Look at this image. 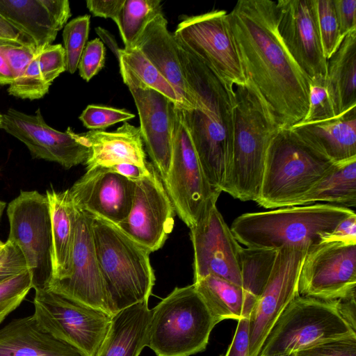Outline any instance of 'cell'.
<instances>
[{
  "instance_id": "cell-22",
  "label": "cell",
  "mask_w": 356,
  "mask_h": 356,
  "mask_svg": "<svg viewBox=\"0 0 356 356\" xmlns=\"http://www.w3.org/2000/svg\"><path fill=\"white\" fill-rule=\"evenodd\" d=\"M131 48H136L161 73L183 99L192 108L177 54V44L161 13L145 25Z\"/></svg>"
},
{
  "instance_id": "cell-12",
  "label": "cell",
  "mask_w": 356,
  "mask_h": 356,
  "mask_svg": "<svg viewBox=\"0 0 356 356\" xmlns=\"http://www.w3.org/2000/svg\"><path fill=\"white\" fill-rule=\"evenodd\" d=\"M227 12L212 10L181 18L173 33L177 42L231 86L246 80L230 34Z\"/></svg>"
},
{
  "instance_id": "cell-38",
  "label": "cell",
  "mask_w": 356,
  "mask_h": 356,
  "mask_svg": "<svg viewBox=\"0 0 356 356\" xmlns=\"http://www.w3.org/2000/svg\"><path fill=\"white\" fill-rule=\"evenodd\" d=\"M31 289L29 270L0 284V324L20 305Z\"/></svg>"
},
{
  "instance_id": "cell-50",
  "label": "cell",
  "mask_w": 356,
  "mask_h": 356,
  "mask_svg": "<svg viewBox=\"0 0 356 356\" xmlns=\"http://www.w3.org/2000/svg\"><path fill=\"white\" fill-rule=\"evenodd\" d=\"M42 2L60 31L71 17L70 2L67 0H42Z\"/></svg>"
},
{
  "instance_id": "cell-34",
  "label": "cell",
  "mask_w": 356,
  "mask_h": 356,
  "mask_svg": "<svg viewBox=\"0 0 356 356\" xmlns=\"http://www.w3.org/2000/svg\"><path fill=\"white\" fill-rule=\"evenodd\" d=\"M162 12L160 0H125L117 25L124 48H131L148 22Z\"/></svg>"
},
{
  "instance_id": "cell-14",
  "label": "cell",
  "mask_w": 356,
  "mask_h": 356,
  "mask_svg": "<svg viewBox=\"0 0 356 356\" xmlns=\"http://www.w3.org/2000/svg\"><path fill=\"white\" fill-rule=\"evenodd\" d=\"M309 248L284 246L277 250L267 282L248 318L250 356H258L280 314L299 296L300 269Z\"/></svg>"
},
{
  "instance_id": "cell-35",
  "label": "cell",
  "mask_w": 356,
  "mask_h": 356,
  "mask_svg": "<svg viewBox=\"0 0 356 356\" xmlns=\"http://www.w3.org/2000/svg\"><path fill=\"white\" fill-rule=\"evenodd\" d=\"M90 29V16L74 18L63 27V39L65 51L66 71L74 74L86 45Z\"/></svg>"
},
{
  "instance_id": "cell-43",
  "label": "cell",
  "mask_w": 356,
  "mask_h": 356,
  "mask_svg": "<svg viewBox=\"0 0 356 356\" xmlns=\"http://www.w3.org/2000/svg\"><path fill=\"white\" fill-rule=\"evenodd\" d=\"M105 55V47L99 38L86 44L78 65L79 75L83 80L89 81L103 68Z\"/></svg>"
},
{
  "instance_id": "cell-9",
  "label": "cell",
  "mask_w": 356,
  "mask_h": 356,
  "mask_svg": "<svg viewBox=\"0 0 356 356\" xmlns=\"http://www.w3.org/2000/svg\"><path fill=\"white\" fill-rule=\"evenodd\" d=\"M34 289L33 315L39 327L83 356H95L107 334L112 315L47 287Z\"/></svg>"
},
{
  "instance_id": "cell-16",
  "label": "cell",
  "mask_w": 356,
  "mask_h": 356,
  "mask_svg": "<svg viewBox=\"0 0 356 356\" xmlns=\"http://www.w3.org/2000/svg\"><path fill=\"white\" fill-rule=\"evenodd\" d=\"M119 66L123 82L129 88L138 110L143 144L163 181L171 163L178 105L146 86L122 62L119 61Z\"/></svg>"
},
{
  "instance_id": "cell-53",
  "label": "cell",
  "mask_w": 356,
  "mask_h": 356,
  "mask_svg": "<svg viewBox=\"0 0 356 356\" xmlns=\"http://www.w3.org/2000/svg\"><path fill=\"white\" fill-rule=\"evenodd\" d=\"M338 305L339 309L344 318L355 330H356L355 296H352L346 299L338 300Z\"/></svg>"
},
{
  "instance_id": "cell-37",
  "label": "cell",
  "mask_w": 356,
  "mask_h": 356,
  "mask_svg": "<svg viewBox=\"0 0 356 356\" xmlns=\"http://www.w3.org/2000/svg\"><path fill=\"white\" fill-rule=\"evenodd\" d=\"M318 29L325 58L327 60L343 38L339 33L333 0H316Z\"/></svg>"
},
{
  "instance_id": "cell-45",
  "label": "cell",
  "mask_w": 356,
  "mask_h": 356,
  "mask_svg": "<svg viewBox=\"0 0 356 356\" xmlns=\"http://www.w3.org/2000/svg\"><path fill=\"white\" fill-rule=\"evenodd\" d=\"M296 356H356V337L322 343L299 351Z\"/></svg>"
},
{
  "instance_id": "cell-56",
  "label": "cell",
  "mask_w": 356,
  "mask_h": 356,
  "mask_svg": "<svg viewBox=\"0 0 356 356\" xmlns=\"http://www.w3.org/2000/svg\"><path fill=\"white\" fill-rule=\"evenodd\" d=\"M6 207V202L0 200V220H1V216L3 215V213L5 210Z\"/></svg>"
},
{
  "instance_id": "cell-32",
  "label": "cell",
  "mask_w": 356,
  "mask_h": 356,
  "mask_svg": "<svg viewBox=\"0 0 356 356\" xmlns=\"http://www.w3.org/2000/svg\"><path fill=\"white\" fill-rule=\"evenodd\" d=\"M277 252L270 249H241L242 288L254 304L267 282Z\"/></svg>"
},
{
  "instance_id": "cell-49",
  "label": "cell",
  "mask_w": 356,
  "mask_h": 356,
  "mask_svg": "<svg viewBox=\"0 0 356 356\" xmlns=\"http://www.w3.org/2000/svg\"><path fill=\"white\" fill-rule=\"evenodd\" d=\"M330 241L356 244V214L355 212L343 219L323 242Z\"/></svg>"
},
{
  "instance_id": "cell-33",
  "label": "cell",
  "mask_w": 356,
  "mask_h": 356,
  "mask_svg": "<svg viewBox=\"0 0 356 356\" xmlns=\"http://www.w3.org/2000/svg\"><path fill=\"white\" fill-rule=\"evenodd\" d=\"M118 61L122 62L146 86L166 96L180 107L187 108L175 88L138 49H120Z\"/></svg>"
},
{
  "instance_id": "cell-21",
  "label": "cell",
  "mask_w": 356,
  "mask_h": 356,
  "mask_svg": "<svg viewBox=\"0 0 356 356\" xmlns=\"http://www.w3.org/2000/svg\"><path fill=\"white\" fill-rule=\"evenodd\" d=\"M69 189L77 208L118 225L130 212L135 181L109 168L96 167L87 170Z\"/></svg>"
},
{
  "instance_id": "cell-39",
  "label": "cell",
  "mask_w": 356,
  "mask_h": 356,
  "mask_svg": "<svg viewBox=\"0 0 356 356\" xmlns=\"http://www.w3.org/2000/svg\"><path fill=\"white\" fill-rule=\"evenodd\" d=\"M134 118V113L124 109L91 104L82 111L79 118L86 128L92 131H103L113 124Z\"/></svg>"
},
{
  "instance_id": "cell-44",
  "label": "cell",
  "mask_w": 356,
  "mask_h": 356,
  "mask_svg": "<svg viewBox=\"0 0 356 356\" xmlns=\"http://www.w3.org/2000/svg\"><path fill=\"white\" fill-rule=\"evenodd\" d=\"M0 51L4 56L14 76L17 78L38 54L33 46L0 43Z\"/></svg>"
},
{
  "instance_id": "cell-10",
  "label": "cell",
  "mask_w": 356,
  "mask_h": 356,
  "mask_svg": "<svg viewBox=\"0 0 356 356\" xmlns=\"http://www.w3.org/2000/svg\"><path fill=\"white\" fill-rule=\"evenodd\" d=\"M8 240L22 250L33 288L48 287L54 276L53 240L49 204L46 195L21 191L8 204Z\"/></svg>"
},
{
  "instance_id": "cell-25",
  "label": "cell",
  "mask_w": 356,
  "mask_h": 356,
  "mask_svg": "<svg viewBox=\"0 0 356 356\" xmlns=\"http://www.w3.org/2000/svg\"><path fill=\"white\" fill-rule=\"evenodd\" d=\"M0 356H83L42 330L33 315L13 319L0 329Z\"/></svg>"
},
{
  "instance_id": "cell-4",
  "label": "cell",
  "mask_w": 356,
  "mask_h": 356,
  "mask_svg": "<svg viewBox=\"0 0 356 356\" xmlns=\"http://www.w3.org/2000/svg\"><path fill=\"white\" fill-rule=\"evenodd\" d=\"M91 225L111 314L148 302L155 283L151 252L115 224L91 216Z\"/></svg>"
},
{
  "instance_id": "cell-23",
  "label": "cell",
  "mask_w": 356,
  "mask_h": 356,
  "mask_svg": "<svg viewBox=\"0 0 356 356\" xmlns=\"http://www.w3.org/2000/svg\"><path fill=\"white\" fill-rule=\"evenodd\" d=\"M82 134L90 147L87 170L121 163L148 168L139 127L124 122L114 131L91 130Z\"/></svg>"
},
{
  "instance_id": "cell-19",
  "label": "cell",
  "mask_w": 356,
  "mask_h": 356,
  "mask_svg": "<svg viewBox=\"0 0 356 356\" xmlns=\"http://www.w3.org/2000/svg\"><path fill=\"white\" fill-rule=\"evenodd\" d=\"M278 31L297 65L310 81L326 78L316 0H279Z\"/></svg>"
},
{
  "instance_id": "cell-24",
  "label": "cell",
  "mask_w": 356,
  "mask_h": 356,
  "mask_svg": "<svg viewBox=\"0 0 356 356\" xmlns=\"http://www.w3.org/2000/svg\"><path fill=\"white\" fill-rule=\"evenodd\" d=\"M291 128L333 163L356 157V106L330 119L301 121Z\"/></svg>"
},
{
  "instance_id": "cell-13",
  "label": "cell",
  "mask_w": 356,
  "mask_h": 356,
  "mask_svg": "<svg viewBox=\"0 0 356 356\" xmlns=\"http://www.w3.org/2000/svg\"><path fill=\"white\" fill-rule=\"evenodd\" d=\"M356 244L323 242L311 246L298 281L299 296L324 300L355 296Z\"/></svg>"
},
{
  "instance_id": "cell-7",
  "label": "cell",
  "mask_w": 356,
  "mask_h": 356,
  "mask_svg": "<svg viewBox=\"0 0 356 356\" xmlns=\"http://www.w3.org/2000/svg\"><path fill=\"white\" fill-rule=\"evenodd\" d=\"M150 310L146 346L156 356L204 351L218 323L193 284L175 288Z\"/></svg>"
},
{
  "instance_id": "cell-60",
  "label": "cell",
  "mask_w": 356,
  "mask_h": 356,
  "mask_svg": "<svg viewBox=\"0 0 356 356\" xmlns=\"http://www.w3.org/2000/svg\"><path fill=\"white\" fill-rule=\"evenodd\" d=\"M220 356H225V355H220Z\"/></svg>"
},
{
  "instance_id": "cell-54",
  "label": "cell",
  "mask_w": 356,
  "mask_h": 356,
  "mask_svg": "<svg viewBox=\"0 0 356 356\" xmlns=\"http://www.w3.org/2000/svg\"><path fill=\"white\" fill-rule=\"evenodd\" d=\"M95 31L102 39V42L108 45L110 49L113 51V53L115 55L116 58H119V51L120 48L118 47L116 40L113 35H111L107 30L101 28L97 27L95 28Z\"/></svg>"
},
{
  "instance_id": "cell-6",
  "label": "cell",
  "mask_w": 356,
  "mask_h": 356,
  "mask_svg": "<svg viewBox=\"0 0 356 356\" xmlns=\"http://www.w3.org/2000/svg\"><path fill=\"white\" fill-rule=\"evenodd\" d=\"M232 159L223 192L241 201L258 198L268 149L280 129L248 85L237 86Z\"/></svg>"
},
{
  "instance_id": "cell-26",
  "label": "cell",
  "mask_w": 356,
  "mask_h": 356,
  "mask_svg": "<svg viewBox=\"0 0 356 356\" xmlns=\"http://www.w3.org/2000/svg\"><path fill=\"white\" fill-rule=\"evenodd\" d=\"M150 313L148 302H143L113 314L95 356H139L146 346Z\"/></svg>"
},
{
  "instance_id": "cell-30",
  "label": "cell",
  "mask_w": 356,
  "mask_h": 356,
  "mask_svg": "<svg viewBox=\"0 0 356 356\" xmlns=\"http://www.w3.org/2000/svg\"><path fill=\"white\" fill-rule=\"evenodd\" d=\"M193 284L218 323L249 318L254 303L241 286L211 275Z\"/></svg>"
},
{
  "instance_id": "cell-42",
  "label": "cell",
  "mask_w": 356,
  "mask_h": 356,
  "mask_svg": "<svg viewBox=\"0 0 356 356\" xmlns=\"http://www.w3.org/2000/svg\"><path fill=\"white\" fill-rule=\"evenodd\" d=\"M29 270L20 248L7 240L0 248V284Z\"/></svg>"
},
{
  "instance_id": "cell-48",
  "label": "cell",
  "mask_w": 356,
  "mask_h": 356,
  "mask_svg": "<svg viewBox=\"0 0 356 356\" xmlns=\"http://www.w3.org/2000/svg\"><path fill=\"white\" fill-rule=\"evenodd\" d=\"M124 2L125 0H88L86 6L94 16L111 18L118 25Z\"/></svg>"
},
{
  "instance_id": "cell-47",
  "label": "cell",
  "mask_w": 356,
  "mask_h": 356,
  "mask_svg": "<svg viewBox=\"0 0 356 356\" xmlns=\"http://www.w3.org/2000/svg\"><path fill=\"white\" fill-rule=\"evenodd\" d=\"M225 356H250L248 318L238 321L235 333Z\"/></svg>"
},
{
  "instance_id": "cell-2",
  "label": "cell",
  "mask_w": 356,
  "mask_h": 356,
  "mask_svg": "<svg viewBox=\"0 0 356 356\" xmlns=\"http://www.w3.org/2000/svg\"><path fill=\"white\" fill-rule=\"evenodd\" d=\"M177 44L193 106L181 107L184 122L205 177L213 193L220 195L232 159L236 105L234 88Z\"/></svg>"
},
{
  "instance_id": "cell-55",
  "label": "cell",
  "mask_w": 356,
  "mask_h": 356,
  "mask_svg": "<svg viewBox=\"0 0 356 356\" xmlns=\"http://www.w3.org/2000/svg\"><path fill=\"white\" fill-rule=\"evenodd\" d=\"M14 81L11 70L3 54L0 51V85H10Z\"/></svg>"
},
{
  "instance_id": "cell-11",
  "label": "cell",
  "mask_w": 356,
  "mask_h": 356,
  "mask_svg": "<svg viewBox=\"0 0 356 356\" xmlns=\"http://www.w3.org/2000/svg\"><path fill=\"white\" fill-rule=\"evenodd\" d=\"M162 181L175 211L189 228L219 197L205 177L179 106H176L171 163Z\"/></svg>"
},
{
  "instance_id": "cell-5",
  "label": "cell",
  "mask_w": 356,
  "mask_h": 356,
  "mask_svg": "<svg viewBox=\"0 0 356 356\" xmlns=\"http://www.w3.org/2000/svg\"><path fill=\"white\" fill-rule=\"evenodd\" d=\"M334 163L292 128L280 129L269 145L258 205L295 206Z\"/></svg>"
},
{
  "instance_id": "cell-61",
  "label": "cell",
  "mask_w": 356,
  "mask_h": 356,
  "mask_svg": "<svg viewBox=\"0 0 356 356\" xmlns=\"http://www.w3.org/2000/svg\"><path fill=\"white\" fill-rule=\"evenodd\" d=\"M1 248V247H0Z\"/></svg>"
},
{
  "instance_id": "cell-8",
  "label": "cell",
  "mask_w": 356,
  "mask_h": 356,
  "mask_svg": "<svg viewBox=\"0 0 356 356\" xmlns=\"http://www.w3.org/2000/svg\"><path fill=\"white\" fill-rule=\"evenodd\" d=\"M356 337L337 300L298 296L284 309L258 356L298 353L327 342Z\"/></svg>"
},
{
  "instance_id": "cell-1",
  "label": "cell",
  "mask_w": 356,
  "mask_h": 356,
  "mask_svg": "<svg viewBox=\"0 0 356 356\" xmlns=\"http://www.w3.org/2000/svg\"><path fill=\"white\" fill-rule=\"evenodd\" d=\"M248 84L280 129L301 122L309 106V81L278 31L277 2L239 0L227 15Z\"/></svg>"
},
{
  "instance_id": "cell-31",
  "label": "cell",
  "mask_w": 356,
  "mask_h": 356,
  "mask_svg": "<svg viewBox=\"0 0 356 356\" xmlns=\"http://www.w3.org/2000/svg\"><path fill=\"white\" fill-rule=\"evenodd\" d=\"M356 205V157L334 163L322 177L296 203L295 206L316 202Z\"/></svg>"
},
{
  "instance_id": "cell-15",
  "label": "cell",
  "mask_w": 356,
  "mask_h": 356,
  "mask_svg": "<svg viewBox=\"0 0 356 356\" xmlns=\"http://www.w3.org/2000/svg\"><path fill=\"white\" fill-rule=\"evenodd\" d=\"M212 200L190 227L194 252V282L207 275L225 279L242 287L241 245Z\"/></svg>"
},
{
  "instance_id": "cell-29",
  "label": "cell",
  "mask_w": 356,
  "mask_h": 356,
  "mask_svg": "<svg viewBox=\"0 0 356 356\" xmlns=\"http://www.w3.org/2000/svg\"><path fill=\"white\" fill-rule=\"evenodd\" d=\"M0 15L33 42L38 53L51 44L59 31L42 0H0Z\"/></svg>"
},
{
  "instance_id": "cell-52",
  "label": "cell",
  "mask_w": 356,
  "mask_h": 356,
  "mask_svg": "<svg viewBox=\"0 0 356 356\" xmlns=\"http://www.w3.org/2000/svg\"><path fill=\"white\" fill-rule=\"evenodd\" d=\"M114 172L132 181H137L149 172V163L147 168H143L131 163H121L109 168Z\"/></svg>"
},
{
  "instance_id": "cell-46",
  "label": "cell",
  "mask_w": 356,
  "mask_h": 356,
  "mask_svg": "<svg viewBox=\"0 0 356 356\" xmlns=\"http://www.w3.org/2000/svg\"><path fill=\"white\" fill-rule=\"evenodd\" d=\"M341 36L356 30V0H333Z\"/></svg>"
},
{
  "instance_id": "cell-20",
  "label": "cell",
  "mask_w": 356,
  "mask_h": 356,
  "mask_svg": "<svg viewBox=\"0 0 356 356\" xmlns=\"http://www.w3.org/2000/svg\"><path fill=\"white\" fill-rule=\"evenodd\" d=\"M47 288L111 314L95 252L91 216L77 207L70 273L65 278L53 282Z\"/></svg>"
},
{
  "instance_id": "cell-36",
  "label": "cell",
  "mask_w": 356,
  "mask_h": 356,
  "mask_svg": "<svg viewBox=\"0 0 356 356\" xmlns=\"http://www.w3.org/2000/svg\"><path fill=\"white\" fill-rule=\"evenodd\" d=\"M50 86L44 81L38 65V54L24 71L9 86V95L23 99H39L49 91Z\"/></svg>"
},
{
  "instance_id": "cell-41",
  "label": "cell",
  "mask_w": 356,
  "mask_h": 356,
  "mask_svg": "<svg viewBox=\"0 0 356 356\" xmlns=\"http://www.w3.org/2000/svg\"><path fill=\"white\" fill-rule=\"evenodd\" d=\"M38 65L44 81L51 86L66 71L65 51L62 44H50L39 52Z\"/></svg>"
},
{
  "instance_id": "cell-27",
  "label": "cell",
  "mask_w": 356,
  "mask_h": 356,
  "mask_svg": "<svg viewBox=\"0 0 356 356\" xmlns=\"http://www.w3.org/2000/svg\"><path fill=\"white\" fill-rule=\"evenodd\" d=\"M51 220L54 276L50 284L67 277L70 273L75 236L76 207L70 189L47 190ZM49 284V285H50Z\"/></svg>"
},
{
  "instance_id": "cell-28",
  "label": "cell",
  "mask_w": 356,
  "mask_h": 356,
  "mask_svg": "<svg viewBox=\"0 0 356 356\" xmlns=\"http://www.w3.org/2000/svg\"><path fill=\"white\" fill-rule=\"evenodd\" d=\"M325 85L335 116L356 106V30L327 60Z\"/></svg>"
},
{
  "instance_id": "cell-17",
  "label": "cell",
  "mask_w": 356,
  "mask_h": 356,
  "mask_svg": "<svg viewBox=\"0 0 356 356\" xmlns=\"http://www.w3.org/2000/svg\"><path fill=\"white\" fill-rule=\"evenodd\" d=\"M0 129L23 143L33 159L56 162L66 169L85 164L89 145L82 134L58 131L44 121L40 109L29 115L13 108L2 114Z\"/></svg>"
},
{
  "instance_id": "cell-58",
  "label": "cell",
  "mask_w": 356,
  "mask_h": 356,
  "mask_svg": "<svg viewBox=\"0 0 356 356\" xmlns=\"http://www.w3.org/2000/svg\"><path fill=\"white\" fill-rule=\"evenodd\" d=\"M1 120H2V114L0 113V126H1Z\"/></svg>"
},
{
  "instance_id": "cell-57",
  "label": "cell",
  "mask_w": 356,
  "mask_h": 356,
  "mask_svg": "<svg viewBox=\"0 0 356 356\" xmlns=\"http://www.w3.org/2000/svg\"><path fill=\"white\" fill-rule=\"evenodd\" d=\"M267 356H296V353L276 354V355H267Z\"/></svg>"
},
{
  "instance_id": "cell-51",
  "label": "cell",
  "mask_w": 356,
  "mask_h": 356,
  "mask_svg": "<svg viewBox=\"0 0 356 356\" xmlns=\"http://www.w3.org/2000/svg\"><path fill=\"white\" fill-rule=\"evenodd\" d=\"M0 43L28 45L35 47L33 42L0 15Z\"/></svg>"
},
{
  "instance_id": "cell-3",
  "label": "cell",
  "mask_w": 356,
  "mask_h": 356,
  "mask_svg": "<svg viewBox=\"0 0 356 356\" xmlns=\"http://www.w3.org/2000/svg\"><path fill=\"white\" fill-rule=\"evenodd\" d=\"M355 211L331 204H314L245 213L230 229L246 248L277 250L284 246H313Z\"/></svg>"
},
{
  "instance_id": "cell-18",
  "label": "cell",
  "mask_w": 356,
  "mask_h": 356,
  "mask_svg": "<svg viewBox=\"0 0 356 356\" xmlns=\"http://www.w3.org/2000/svg\"><path fill=\"white\" fill-rule=\"evenodd\" d=\"M175 209L161 178L149 163V172L135 181L129 215L117 225L150 252L160 249L174 227Z\"/></svg>"
},
{
  "instance_id": "cell-40",
  "label": "cell",
  "mask_w": 356,
  "mask_h": 356,
  "mask_svg": "<svg viewBox=\"0 0 356 356\" xmlns=\"http://www.w3.org/2000/svg\"><path fill=\"white\" fill-rule=\"evenodd\" d=\"M334 116L325 85V79L317 78L310 81L308 110L302 121H322Z\"/></svg>"
},
{
  "instance_id": "cell-59",
  "label": "cell",
  "mask_w": 356,
  "mask_h": 356,
  "mask_svg": "<svg viewBox=\"0 0 356 356\" xmlns=\"http://www.w3.org/2000/svg\"><path fill=\"white\" fill-rule=\"evenodd\" d=\"M3 244V242H2L1 240H0V247H1Z\"/></svg>"
}]
</instances>
